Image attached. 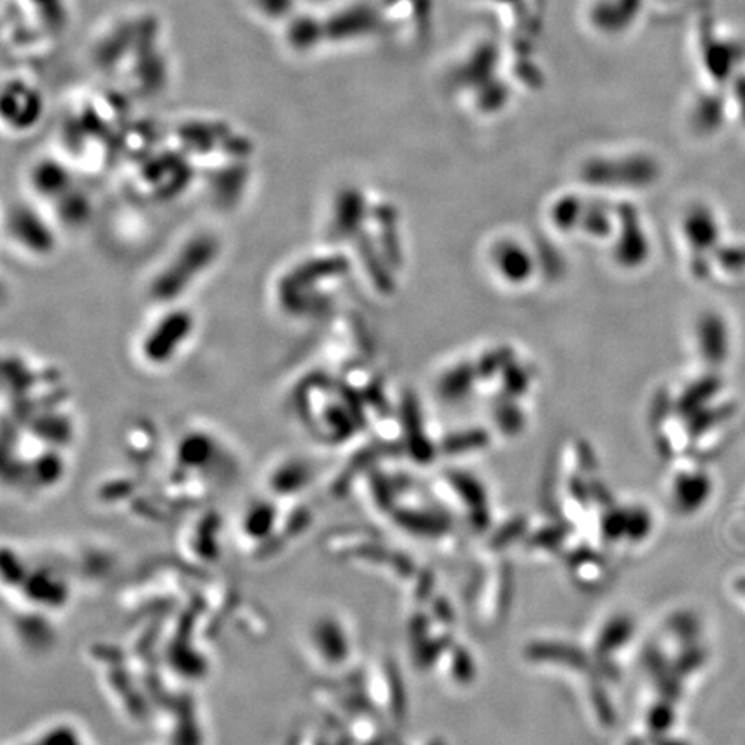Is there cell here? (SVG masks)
I'll list each match as a JSON object with an SVG mask.
<instances>
[{
  "label": "cell",
  "instance_id": "3957f363",
  "mask_svg": "<svg viewBox=\"0 0 745 745\" xmlns=\"http://www.w3.org/2000/svg\"><path fill=\"white\" fill-rule=\"evenodd\" d=\"M9 225H11L13 238H16L19 244L25 245L28 233H33L38 240V244L42 247V251H51V233L47 232L44 223L38 220L37 214L32 213L30 209H26V206H16V209H13V216H11Z\"/></svg>",
  "mask_w": 745,
  "mask_h": 745
},
{
  "label": "cell",
  "instance_id": "6da1fadb",
  "mask_svg": "<svg viewBox=\"0 0 745 745\" xmlns=\"http://www.w3.org/2000/svg\"><path fill=\"white\" fill-rule=\"evenodd\" d=\"M218 247L211 238H195L190 244L183 247L182 252L176 254L175 259L171 261L170 268L163 271L161 278L154 285L156 294L161 299H173L176 295L183 292V271L190 270L195 276L206 270L209 263L216 256Z\"/></svg>",
  "mask_w": 745,
  "mask_h": 745
},
{
  "label": "cell",
  "instance_id": "7a4b0ae2",
  "mask_svg": "<svg viewBox=\"0 0 745 745\" xmlns=\"http://www.w3.org/2000/svg\"><path fill=\"white\" fill-rule=\"evenodd\" d=\"M192 326H194L192 316L183 309L171 311L163 316V320L159 321L144 339L142 352H144L145 359L152 364H164L171 361V357L180 351L183 342L188 339Z\"/></svg>",
  "mask_w": 745,
  "mask_h": 745
}]
</instances>
